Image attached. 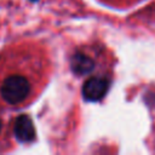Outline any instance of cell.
Returning <instances> with one entry per match:
<instances>
[{"label":"cell","instance_id":"cell-5","mask_svg":"<svg viewBox=\"0 0 155 155\" xmlns=\"http://www.w3.org/2000/svg\"><path fill=\"white\" fill-rule=\"evenodd\" d=\"M0 131H1V121H0Z\"/></svg>","mask_w":155,"mask_h":155},{"label":"cell","instance_id":"cell-2","mask_svg":"<svg viewBox=\"0 0 155 155\" xmlns=\"http://www.w3.org/2000/svg\"><path fill=\"white\" fill-rule=\"evenodd\" d=\"M109 80L105 78H91L82 87V96L88 102L101 101L109 90Z\"/></svg>","mask_w":155,"mask_h":155},{"label":"cell","instance_id":"cell-6","mask_svg":"<svg viewBox=\"0 0 155 155\" xmlns=\"http://www.w3.org/2000/svg\"><path fill=\"white\" fill-rule=\"evenodd\" d=\"M31 1H36V0H31Z\"/></svg>","mask_w":155,"mask_h":155},{"label":"cell","instance_id":"cell-3","mask_svg":"<svg viewBox=\"0 0 155 155\" xmlns=\"http://www.w3.org/2000/svg\"><path fill=\"white\" fill-rule=\"evenodd\" d=\"M13 133L18 142H31L35 138V128L31 119L28 115H19L15 121Z\"/></svg>","mask_w":155,"mask_h":155},{"label":"cell","instance_id":"cell-1","mask_svg":"<svg viewBox=\"0 0 155 155\" xmlns=\"http://www.w3.org/2000/svg\"><path fill=\"white\" fill-rule=\"evenodd\" d=\"M29 91L30 85L24 76L11 75L2 84L1 96L10 104H18L27 98Z\"/></svg>","mask_w":155,"mask_h":155},{"label":"cell","instance_id":"cell-4","mask_svg":"<svg viewBox=\"0 0 155 155\" xmlns=\"http://www.w3.org/2000/svg\"><path fill=\"white\" fill-rule=\"evenodd\" d=\"M70 68L75 75L82 76L90 74L94 69V62L87 54L76 52L70 58Z\"/></svg>","mask_w":155,"mask_h":155}]
</instances>
